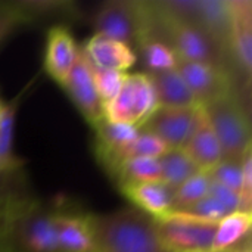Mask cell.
Segmentation results:
<instances>
[{
    "label": "cell",
    "mask_w": 252,
    "mask_h": 252,
    "mask_svg": "<svg viewBox=\"0 0 252 252\" xmlns=\"http://www.w3.org/2000/svg\"><path fill=\"white\" fill-rule=\"evenodd\" d=\"M97 252H170L161 241L157 219L134 208L87 214Z\"/></svg>",
    "instance_id": "1"
},
{
    "label": "cell",
    "mask_w": 252,
    "mask_h": 252,
    "mask_svg": "<svg viewBox=\"0 0 252 252\" xmlns=\"http://www.w3.org/2000/svg\"><path fill=\"white\" fill-rule=\"evenodd\" d=\"M58 207L38 199H15L0 211L6 252H59L55 216Z\"/></svg>",
    "instance_id": "2"
},
{
    "label": "cell",
    "mask_w": 252,
    "mask_h": 252,
    "mask_svg": "<svg viewBox=\"0 0 252 252\" xmlns=\"http://www.w3.org/2000/svg\"><path fill=\"white\" fill-rule=\"evenodd\" d=\"M201 109L219 140L223 159L241 162L251 152V126L238 99L226 93L202 103Z\"/></svg>",
    "instance_id": "3"
},
{
    "label": "cell",
    "mask_w": 252,
    "mask_h": 252,
    "mask_svg": "<svg viewBox=\"0 0 252 252\" xmlns=\"http://www.w3.org/2000/svg\"><path fill=\"white\" fill-rule=\"evenodd\" d=\"M146 3L131 0L105 1L92 18L94 34L112 38L137 50L148 35Z\"/></svg>",
    "instance_id": "4"
},
{
    "label": "cell",
    "mask_w": 252,
    "mask_h": 252,
    "mask_svg": "<svg viewBox=\"0 0 252 252\" xmlns=\"http://www.w3.org/2000/svg\"><path fill=\"white\" fill-rule=\"evenodd\" d=\"M152 10L157 15H161L154 7ZM161 18L167 28V40L164 41L174 50L179 59L205 63L226 72V55L229 49L220 44L205 30L192 22L177 21L162 15Z\"/></svg>",
    "instance_id": "5"
},
{
    "label": "cell",
    "mask_w": 252,
    "mask_h": 252,
    "mask_svg": "<svg viewBox=\"0 0 252 252\" xmlns=\"http://www.w3.org/2000/svg\"><path fill=\"white\" fill-rule=\"evenodd\" d=\"M157 106L149 77L145 72H127L115 99L103 106V117L112 123L140 128Z\"/></svg>",
    "instance_id": "6"
},
{
    "label": "cell",
    "mask_w": 252,
    "mask_h": 252,
    "mask_svg": "<svg viewBox=\"0 0 252 252\" xmlns=\"http://www.w3.org/2000/svg\"><path fill=\"white\" fill-rule=\"evenodd\" d=\"M217 223L174 214L157 219L161 241L170 252H213Z\"/></svg>",
    "instance_id": "7"
},
{
    "label": "cell",
    "mask_w": 252,
    "mask_h": 252,
    "mask_svg": "<svg viewBox=\"0 0 252 252\" xmlns=\"http://www.w3.org/2000/svg\"><path fill=\"white\" fill-rule=\"evenodd\" d=\"M201 118V106L164 108L157 106L140 126V131L155 136L167 149H183Z\"/></svg>",
    "instance_id": "8"
},
{
    "label": "cell",
    "mask_w": 252,
    "mask_h": 252,
    "mask_svg": "<svg viewBox=\"0 0 252 252\" xmlns=\"http://www.w3.org/2000/svg\"><path fill=\"white\" fill-rule=\"evenodd\" d=\"M62 87L66 90L71 100L92 126L103 118V105L94 86L90 63L81 49L75 65L62 83Z\"/></svg>",
    "instance_id": "9"
},
{
    "label": "cell",
    "mask_w": 252,
    "mask_h": 252,
    "mask_svg": "<svg viewBox=\"0 0 252 252\" xmlns=\"http://www.w3.org/2000/svg\"><path fill=\"white\" fill-rule=\"evenodd\" d=\"M176 69L180 72L199 105L230 93L227 74L221 69L199 62L183 61L179 58Z\"/></svg>",
    "instance_id": "10"
},
{
    "label": "cell",
    "mask_w": 252,
    "mask_h": 252,
    "mask_svg": "<svg viewBox=\"0 0 252 252\" xmlns=\"http://www.w3.org/2000/svg\"><path fill=\"white\" fill-rule=\"evenodd\" d=\"M230 7V52L241 71L250 77L252 68V3L229 0Z\"/></svg>",
    "instance_id": "11"
},
{
    "label": "cell",
    "mask_w": 252,
    "mask_h": 252,
    "mask_svg": "<svg viewBox=\"0 0 252 252\" xmlns=\"http://www.w3.org/2000/svg\"><path fill=\"white\" fill-rule=\"evenodd\" d=\"M55 227L59 252H97L87 214L69 213L58 207Z\"/></svg>",
    "instance_id": "12"
},
{
    "label": "cell",
    "mask_w": 252,
    "mask_h": 252,
    "mask_svg": "<svg viewBox=\"0 0 252 252\" xmlns=\"http://www.w3.org/2000/svg\"><path fill=\"white\" fill-rule=\"evenodd\" d=\"M80 47H77L71 32L63 27H53L49 30L46 53H44V68L47 74L62 84L68 77L69 71L75 65Z\"/></svg>",
    "instance_id": "13"
},
{
    "label": "cell",
    "mask_w": 252,
    "mask_h": 252,
    "mask_svg": "<svg viewBox=\"0 0 252 252\" xmlns=\"http://www.w3.org/2000/svg\"><path fill=\"white\" fill-rule=\"evenodd\" d=\"M81 50L90 63L100 69L128 72V69L137 62L136 52L128 46L99 34H93Z\"/></svg>",
    "instance_id": "14"
},
{
    "label": "cell",
    "mask_w": 252,
    "mask_h": 252,
    "mask_svg": "<svg viewBox=\"0 0 252 252\" xmlns=\"http://www.w3.org/2000/svg\"><path fill=\"white\" fill-rule=\"evenodd\" d=\"M128 199L133 201L137 210L159 219L167 216L174 205V189L158 182H145L121 186Z\"/></svg>",
    "instance_id": "15"
},
{
    "label": "cell",
    "mask_w": 252,
    "mask_h": 252,
    "mask_svg": "<svg viewBox=\"0 0 252 252\" xmlns=\"http://www.w3.org/2000/svg\"><path fill=\"white\" fill-rule=\"evenodd\" d=\"M157 105L164 108H192L199 106L196 97L185 83L183 77L176 68L149 72Z\"/></svg>",
    "instance_id": "16"
},
{
    "label": "cell",
    "mask_w": 252,
    "mask_h": 252,
    "mask_svg": "<svg viewBox=\"0 0 252 252\" xmlns=\"http://www.w3.org/2000/svg\"><path fill=\"white\" fill-rule=\"evenodd\" d=\"M183 151L201 171H210L223 159L219 140L213 128L210 127L202 109L198 126L192 133L190 139L188 140V143L185 145Z\"/></svg>",
    "instance_id": "17"
},
{
    "label": "cell",
    "mask_w": 252,
    "mask_h": 252,
    "mask_svg": "<svg viewBox=\"0 0 252 252\" xmlns=\"http://www.w3.org/2000/svg\"><path fill=\"white\" fill-rule=\"evenodd\" d=\"M34 83L30 81V84L25 86L24 90H21L13 99H10L6 103H1L0 109V174H9L16 171V168L21 167L19 159L16 158L13 152V128H15V117L19 106V102L25 92L31 87Z\"/></svg>",
    "instance_id": "18"
},
{
    "label": "cell",
    "mask_w": 252,
    "mask_h": 252,
    "mask_svg": "<svg viewBox=\"0 0 252 252\" xmlns=\"http://www.w3.org/2000/svg\"><path fill=\"white\" fill-rule=\"evenodd\" d=\"M93 127L97 134V145H99L97 152L102 161L117 154L118 151L124 149L139 134V128L120 123H112L105 117L100 121H97Z\"/></svg>",
    "instance_id": "19"
},
{
    "label": "cell",
    "mask_w": 252,
    "mask_h": 252,
    "mask_svg": "<svg viewBox=\"0 0 252 252\" xmlns=\"http://www.w3.org/2000/svg\"><path fill=\"white\" fill-rule=\"evenodd\" d=\"M158 164L161 182L174 190L201 171L183 149H167L158 158Z\"/></svg>",
    "instance_id": "20"
},
{
    "label": "cell",
    "mask_w": 252,
    "mask_h": 252,
    "mask_svg": "<svg viewBox=\"0 0 252 252\" xmlns=\"http://www.w3.org/2000/svg\"><path fill=\"white\" fill-rule=\"evenodd\" d=\"M136 56L137 59H142L143 66L146 68L145 74L171 69L176 68L177 63V56L174 50L165 41L155 37L145 38L137 47Z\"/></svg>",
    "instance_id": "21"
},
{
    "label": "cell",
    "mask_w": 252,
    "mask_h": 252,
    "mask_svg": "<svg viewBox=\"0 0 252 252\" xmlns=\"http://www.w3.org/2000/svg\"><path fill=\"white\" fill-rule=\"evenodd\" d=\"M252 214L232 213L217 223L213 252H221L251 232Z\"/></svg>",
    "instance_id": "22"
},
{
    "label": "cell",
    "mask_w": 252,
    "mask_h": 252,
    "mask_svg": "<svg viewBox=\"0 0 252 252\" xmlns=\"http://www.w3.org/2000/svg\"><path fill=\"white\" fill-rule=\"evenodd\" d=\"M112 173L118 177L121 186L161 180L158 158H130L123 161Z\"/></svg>",
    "instance_id": "23"
},
{
    "label": "cell",
    "mask_w": 252,
    "mask_h": 252,
    "mask_svg": "<svg viewBox=\"0 0 252 252\" xmlns=\"http://www.w3.org/2000/svg\"><path fill=\"white\" fill-rule=\"evenodd\" d=\"M168 214L174 216H182V217H189L195 220H202V221H220L230 213L213 196L207 195L205 198L182 208H174Z\"/></svg>",
    "instance_id": "24"
},
{
    "label": "cell",
    "mask_w": 252,
    "mask_h": 252,
    "mask_svg": "<svg viewBox=\"0 0 252 252\" xmlns=\"http://www.w3.org/2000/svg\"><path fill=\"white\" fill-rule=\"evenodd\" d=\"M210 186H211V177H210L208 171H199L198 174H195L192 179H189L180 188L176 189L174 205L171 210L188 207V205L205 198L208 195Z\"/></svg>",
    "instance_id": "25"
},
{
    "label": "cell",
    "mask_w": 252,
    "mask_h": 252,
    "mask_svg": "<svg viewBox=\"0 0 252 252\" xmlns=\"http://www.w3.org/2000/svg\"><path fill=\"white\" fill-rule=\"evenodd\" d=\"M89 63H90V61H89ZM90 68H92V74H93V80H94V86H96L99 99H100L102 105L106 106L118 94V92H120V89L123 86L124 77H126L127 72L100 69V68H96L92 63H90Z\"/></svg>",
    "instance_id": "26"
},
{
    "label": "cell",
    "mask_w": 252,
    "mask_h": 252,
    "mask_svg": "<svg viewBox=\"0 0 252 252\" xmlns=\"http://www.w3.org/2000/svg\"><path fill=\"white\" fill-rule=\"evenodd\" d=\"M242 161L238 162V161L221 159L214 168L208 171L211 182L221 185L239 195V190L242 186Z\"/></svg>",
    "instance_id": "27"
},
{
    "label": "cell",
    "mask_w": 252,
    "mask_h": 252,
    "mask_svg": "<svg viewBox=\"0 0 252 252\" xmlns=\"http://www.w3.org/2000/svg\"><path fill=\"white\" fill-rule=\"evenodd\" d=\"M239 213H252V154H247L242 161V186L239 190Z\"/></svg>",
    "instance_id": "28"
},
{
    "label": "cell",
    "mask_w": 252,
    "mask_h": 252,
    "mask_svg": "<svg viewBox=\"0 0 252 252\" xmlns=\"http://www.w3.org/2000/svg\"><path fill=\"white\" fill-rule=\"evenodd\" d=\"M28 12L25 9L12 6V4H0V43L4 37L13 31L15 27L25 22Z\"/></svg>",
    "instance_id": "29"
},
{
    "label": "cell",
    "mask_w": 252,
    "mask_h": 252,
    "mask_svg": "<svg viewBox=\"0 0 252 252\" xmlns=\"http://www.w3.org/2000/svg\"><path fill=\"white\" fill-rule=\"evenodd\" d=\"M208 195L213 196L214 199H217L230 214L236 213L239 210V196H238V193L227 189V188H224V186H221V185H217V183L211 182Z\"/></svg>",
    "instance_id": "30"
},
{
    "label": "cell",
    "mask_w": 252,
    "mask_h": 252,
    "mask_svg": "<svg viewBox=\"0 0 252 252\" xmlns=\"http://www.w3.org/2000/svg\"><path fill=\"white\" fill-rule=\"evenodd\" d=\"M221 252H251V232Z\"/></svg>",
    "instance_id": "31"
},
{
    "label": "cell",
    "mask_w": 252,
    "mask_h": 252,
    "mask_svg": "<svg viewBox=\"0 0 252 252\" xmlns=\"http://www.w3.org/2000/svg\"><path fill=\"white\" fill-rule=\"evenodd\" d=\"M0 252L4 251V238H3V221H1V214H0Z\"/></svg>",
    "instance_id": "32"
},
{
    "label": "cell",
    "mask_w": 252,
    "mask_h": 252,
    "mask_svg": "<svg viewBox=\"0 0 252 252\" xmlns=\"http://www.w3.org/2000/svg\"><path fill=\"white\" fill-rule=\"evenodd\" d=\"M1 103H3V102H1V100H0V109H1Z\"/></svg>",
    "instance_id": "33"
},
{
    "label": "cell",
    "mask_w": 252,
    "mask_h": 252,
    "mask_svg": "<svg viewBox=\"0 0 252 252\" xmlns=\"http://www.w3.org/2000/svg\"><path fill=\"white\" fill-rule=\"evenodd\" d=\"M1 176H4V174H0V177H1Z\"/></svg>",
    "instance_id": "34"
}]
</instances>
